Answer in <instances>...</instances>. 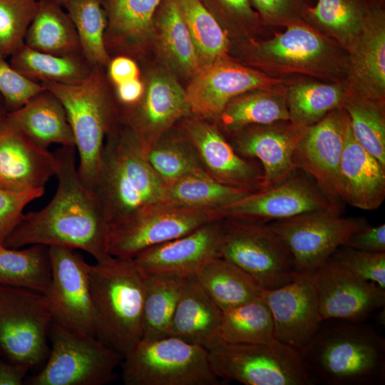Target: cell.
Returning <instances> with one entry per match:
<instances>
[{"label": "cell", "mask_w": 385, "mask_h": 385, "mask_svg": "<svg viewBox=\"0 0 385 385\" xmlns=\"http://www.w3.org/2000/svg\"><path fill=\"white\" fill-rule=\"evenodd\" d=\"M53 153L55 195L42 209L24 214L4 245L63 247L85 251L97 262L108 259L110 226L93 194L79 178L76 147L61 146Z\"/></svg>", "instance_id": "1"}, {"label": "cell", "mask_w": 385, "mask_h": 385, "mask_svg": "<svg viewBox=\"0 0 385 385\" xmlns=\"http://www.w3.org/2000/svg\"><path fill=\"white\" fill-rule=\"evenodd\" d=\"M165 187L148 163L143 143L118 120L106 135L91 190L109 226L165 202Z\"/></svg>", "instance_id": "2"}, {"label": "cell", "mask_w": 385, "mask_h": 385, "mask_svg": "<svg viewBox=\"0 0 385 385\" xmlns=\"http://www.w3.org/2000/svg\"><path fill=\"white\" fill-rule=\"evenodd\" d=\"M341 321L321 325L301 352L313 383L373 385L384 382V339L360 322Z\"/></svg>", "instance_id": "3"}, {"label": "cell", "mask_w": 385, "mask_h": 385, "mask_svg": "<svg viewBox=\"0 0 385 385\" xmlns=\"http://www.w3.org/2000/svg\"><path fill=\"white\" fill-rule=\"evenodd\" d=\"M96 337L123 358L142 339L143 272L133 259L111 256L88 265Z\"/></svg>", "instance_id": "4"}, {"label": "cell", "mask_w": 385, "mask_h": 385, "mask_svg": "<svg viewBox=\"0 0 385 385\" xmlns=\"http://www.w3.org/2000/svg\"><path fill=\"white\" fill-rule=\"evenodd\" d=\"M102 68L94 66L88 77L76 85L41 83L66 111L78 158V176L91 192L106 135L119 118Z\"/></svg>", "instance_id": "5"}, {"label": "cell", "mask_w": 385, "mask_h": 385, "mask_svg": "<svg viewBox=\"0 0 385 385\" xmlns=\"http://www.w3.org/2000/svg\"><path fill=\"white\" fill-rule=\"evenodd\" d=\"M125 385H217L208 351L173 336L141 339L122 359Z\"/></svg>", "instance_id": "6"}, {"label": "cell", "mask_w": 385, "mask_h": 385, "mask_svg": "<svg viewBox=\"0 0 385 385\" xmlns=\"http://www.w3.org/2000/svg\"><path fill=\"white\" fill-rule=\"evenodd\" d=\"M53 315L46 295L0 284V356L31 369L44 364Z\"/></svg>", "instance_id": "7"}, {"label": "cell", "mask_w": 385, "mask_h": 385, "mask_svg": "<svg viewBox=\"0 0 385 385\" xmlns=\"http://www.w3.org/2000/svg\"><path fill=\"white\" fill-rule=\"evenodd\" d=\"M51 347L40 371L29 385H104L116 377L123 357L96 337L70 331L53 322Z\"/></svg>", "instance_id": "8"}, {"label": "cell", "mask_w": 385, "mask_h": 385, "mask_svg": "<svg viewBox=\"0 0 385 385\" xmlns=\"http://www.w3.org/2000/svg\"><path fill=\"white\" fill-rule=\"evenodd\" d=\"M215 374L245 385H310L300 351L277 339L263 344L222 342L208 351Z\"/></svg>", "instance_id": "9"}, {"label": "cell", "mask_w": 385, "mask_h": 385, "mask_svg": "<svg viewBox=\"0 0 385 385\" xmlns=\"http://www.w3.org/2000/svg\"><path fill=\"white\" fill-rule=\"evenodd\" d=\"M218 252L254 278L262 289L282 287L297 275L290 252L267 223L221 219Z\"/></svg>", "instance_id": "10"}, {"label": "cell", "mask_w": 385, "mask_h": 385, "mask_svg": "<svg viewBox=\"0 0 385 385\" xmlns=\"http://www.w3.org/2000/svg\"><path fill=\"white\" fill-rule=\"evenodd\" d=\"M334 210H317L267 222L290 252L297 274H312L368 226L364 218L344 217Z\"/></svg>", "instance_id": "11"}, {"label": "cell", "mask_w": 385, "mask_h": 385, "mask_svg": "<svg viewBox=\"0 0 385 385\" xmlns=\"http://www.w3.org/2000/svg\"><path fill=\"white\" fill-rule=\"evenodd\" d=\"M219 219L215 211L180 207L166 202L154 203L110 225L108 253L113 257L133 259L149 247Z\"/></svg>", "instance_id": "12"}, {"label": "cell", "mask_w": 385, "mask_h": 385, "mask_svg": "<svg viewBox=\"0 0 385 385\" xmlns=\"http://www.w3.org/2000/svg\"><path fill=\"white\" fill-rule=\"evenodd\" d=\"M51 281L46 295L53 322L74 332L96 337L88 263L75 249L49 247Z\"/></svg>", "instance_id": "13"}, {"label": "cell", "mask_w": 385, "mask_h": 385, "mask_svg": "<svg viewBox=\"0 0 385 385\" xmlns=\"http://www.w3.org/2000/svg\"><path fill=\"white\" fill-rule=\"evenodd\" d=\"M317 210L342 213L327 199L315 181L296 169L283 180L253 192L216 212L220 217L267 223Z\"/></svg>", "instance_id": "14"}, {"label": "cell", "mask_w": 385, "mask_h": 385, "mask_svg": "<svg viewBox=\"0 0 385 385\" xmlns=\"http://www.w3.org/2000/svg\"><path fill=\"white\" fill-rule=\"evenodd\" d=\"M322 319L361 322L385 304V290L332 256L312 274Z\"/></svg>", "instance_id": "15"}, {"label": "cell", "mask_w": 385, "mask_h": 385, "mask_svg": "<svg viewBox=\"0 0 385 385\" xmlns=\"http://www.w3.org/2000/svg\"><path fill=\"white\" fill-rule=\"evenodd\" d=\"M346 121V113L337 109L305 128L293 155L295 168L309 175L341 212L338 176Z\"/></svg>", "instance_id": "16"}, {"label": "cell", "mask_w": 385, "mask_h": 385, "mask_svg": "<svg viewBox=\"0 0 385 385\" xmlns=\"http://www.w3.org/2000/svg\"><path fill=\"white\" fill-rule=\"evenodd\" d=\"M272 314L274 339L302 351L319 329L322 319L311 274H297L282 287L262 289Z\"/></svg>", "instance_id": "17"}, {"label": "cell", "mask_w": 385, "mask_h": 385, "mask_svg": "<svg viewBox=\"0 0 385 385\" xmlns=\"http://www.w3.org/2000/svg\"><path fill=\"white\" fill-rule=\"evenodd\" d=\"M182 128L210 176L225 185L251 192L262 189L263 171L260 163L240 155L216 125L192 115L186 117Z\"/></svg>", "instance_id": "18"}, {"label": "cell", "mask_w": 385, "mask_h": 385, "mask_svg": "<svg viewBox=\"0 0 385 385\" xmlns=\"http://www.w3.org/2000/svg\"><path fill=\"white\" fill-rule=\"evenodd\" d=\"M53 153L29 140L0 110V188L12 191L45 188L55 175Z\"/></svg>", "instance_id": "19"}, {"label": "cell", "mask_w": 385, "mask_h": 385, "mask_svg": "<svg viewBox=\"0 0 385 385\" xmlns=\"http://www.w3.org/2000/svg\"><path fill=\"white\" fill-rule=\"evenodd\" d=\"M304 129L290 120L252 125L233 133L229 142L240 155L260 163L265 189L296 170L293 155Z\"/></svg>", "instance_id": "20"}, {"label": "cell", "mask_w": 385, "mask_h": 385, "mask_svg": "<svg viewBox=\"0 0 385 385\" xmlns=\"http://www.w3.org/2000/svg\"><path fill=\"white\" fill-rule=\"evenodd\" d=\"M221 219L205 223L189 233L149 247L133 260L143 272L194 277L211 257L219 256Z\"/></svg>", "instance_id": "21"}, {"label": "cell", "mask_w": 385, "mask_h": 385, "mask_svg": "<svg viewBox=\"0 0 385 385\" xmlns=\"http://www.w3.org/2000/svg\"><path fill=\"white\" fill-rule=\"evenodd\" d=\"M270 83V79L254 71L217 60L201 67L185 94L192 115L216 119L238 95Z\"/></svg>", "instance_id": "22"}, {"label": "cell", "mask_w": 385, "mask_h": 385, "mask_svg": "<svg viewBox=\"0 0 385 385\" xmlns=\"http://www.w3.org/2000/svg\"><path fill=\"white\" fill-rule=\"evenodd\" d=\"M190 115L185 91L170 76L158 74L150 79L143 100L119 118L145 149L178 120Z\"/></svg>", "instance_id": "23"}, {"label": "cell", "mask_w": 385, "mask_h": 385, "mask_svg": "<svg viewBox=\"0 0 385 385\" xmlns=\"http://www.w3.org/2000/svg\"><path fill=\"white\" fill-rule=\"evenodd\" d=\"M338 189L342 202L363 210L378 209L385 199V166L356 141L348 118Z\"/></svg>", "instance_id": "24"}, {"label": "cell", "mask_w": 385, "mask_h": 385, "mask_svg": "<svg viewBox=\"0 0 385 385\" xmlns=\"http://www.w3.org/2000/svg\"><path fill=\"white\" fill-rule=\"evenodd\" d=\"M222 310L210 298L195 277H188L179 297L168 336L211 350L220 337Z\"/></svg>", "instance_id": "25"}, {"label": "cell", "mask_w": 385, "mask_h": 385, "mask_svg": "<svg viewBox=\"0 0 385 385\" xmlns=\"http://www.w3.org/2000/svg\"><path fill=\"white\" fill-rule=\"evenodd\" d=\"M10 120L29 140L48 149L52 144L75 146L66 111L61 101L44 89L20 108L7 111Z\"/></svg>", "instance_id": "26"}, {"label": "cell", "mask_w": 385, "mask_h": 385, "mask_svg": "<svg viewBox=\"0 0 385 385\" xmlns=\"http://www.w3.org/2000/svg\"><path fill=\"white\" fill-rule=\"evenodd\" d=\"M108 19L106 46L133 50L146 39L162 0H101ZM109 53V52H108Z\"/></svg>", "instance_id": "27"}, {"label": "cell", "mask_w": 385, "mask_h": 385, "mask_svg": "<svg viewBox=\"0 0 385 385\" xmlns=\"http://www.w3.org/2000/svg\"><path fill=\"white\" fill-rule=\"evenodd\" d=\"M24 44L51 54L83 55L71 19L62 6L50 0H38L37 10L25 35Z\"/></svg>", "instance_id": "28"}, {"label": "cell", "mask_w": 385, "mask_h": 385, "mask_svg": "<svg viewBox=\"0 0 385 385\" xmlns=\"http://www.w3.org/2000/svg\"><path fill=\"white\" fill-rule=\"evenodd\" d=\"M194 277L222 311L254 299L262 291L250 274L219 256L209 259Z\"/></svg>", "instance_id": "29"}, {"label": "cell", "mask_w": 385, "mask_h": 385, "mask_svg": "<svg viewBox=\"0 0 385 385\" xmlns=\"http://www.w3.org/2000/svg\"><path fill=\"white\" fill-rule=\"evenodd\" d=\"M10 57L14 68L40 83L78 84L88 77L94 67L83 55L51 54L36 51L24 43Z\"/></svg>", "instance_id": "30"}, {"label": "cell", "mask_w": 385, "mask_h": 385, "mask_svg": "<svg viewBox=\"0 0 385 385\" xmlns=\"http://www.w3.org/2000/svg\"><path fill=\"white\" fill-rule=\"evenodd\" d=\"M251 192L225 185L200 170L167 183L165 202L180 207L217 212Z\"/></svg>", "instance_id": "31"}, {"label": "cell", "mask_w": 385, "mask_h": 385, "mask_svg": "<svg viewBox=\"0 0 385 385\" xmlns=\"http://www.w3.org/2000/svg\"><path fill=\"white\" fill-rule=\"evenodd\" d=\"M142 272L144 299L141 339L150 340L166 337L187 278Z\"/></svg>", "instance_id": "32"}, {"label": "cell", "mask_w": 385, "mask_h": 385, "mask_svg": "<svg viewBox=\"0 0 385 385\" xmlns=\"http://www.w3.org/2000/svg\"><path fill=\"white\" fill-rule=\"evenodd\" d=\"M381 7L366 19L361 39L354 54L356 80L370 97L381 96L385 88V30Z\"/></svg>", "instance_id": "33"}, {"label": "cell", "mask_w": 385, "mask_h": 385, "mask_svg": "<svg viewBox=\"0 0 385 385\" xmlns=\"http://www.w3.org/2000/svg\"><path fill=\"white\" fill-rule=\"evenodd\" d=\"M51 276L49 247L33 245L19 249L0 244V284L44 294Z\"/></svg>", "instance_id": "34"}, {"label": "cell", "mask_w": 385, "mask_h": 385, "mask_svg": "<svg viewBox=\"0 0 385 385\" xmlns=\"http://www.w3.org/2000/svg\"><path fill=\"white\" fill-rule=\"evenodd\" d=\"M170 128L145 149L148 163L165 184L191 172L205 170L197 150L184 129L171 133Z\"/></svg>", "instance_id": "35"}, {"label": "cell", "mask_w": 385, "mask_h": 385, "mask_svg": "<svg viewBox=\"0 0 385 385\" xmlns=\"http://www.w3.org/2000/svg\"><path fill=\"white\" fill-rule=\"evenodd\" d=\"M220 337L229 344H263L275 339L272 314L261 296L222 311Z\"/></svg>", "instance_id": "36"}, {"label": "cell", "mask_w": 385, "mask_h": 385, "mask_svg": "<svg viewBox=\"0 0 385 385\" xmlns=\"http://www.w3.org/2000/svg\"><path fill=\"white\" fill-rule=\"evenodd\" d=\"M63 7L76 28L84 58L93 66H106L111 57L106 46L108 19L102 1L67 0Z\"/></svg>", "instance_id": "37"}, {"label": "cell", "mask_w": 385, "mask_h": 385, "mask_svg": "<svg viewBox=\"0 0 385 385\" xmlns=\"http://www.w3.org/2000/svg\"><path fill=\"white\" fill-rule=\"evenodd\" d=\"M231 133L245 128L290 120L287 102L279 96L255 94L230 101L216 118Z\"/></svg>", "instance_id": "38"}, {"label": "cell", "mask_w": 385, "mask_h": 385, "mask_svg": "<svg viewBox=\"0 0 385 385\" xmlns=\"http://www.w3.org/2000/svg\"><path fill=\"white\" fill-rule=\"evenodd\" d=\"M155 17L163 46L172 60L187 73H197L200 59L178 0H162Z\"/></svg>", "instance_id": "39"}, {"label": "cell", "mask_w": 385, "mask_h": 385, "mask_svg": "<svg viewBox=\"0 0 385 385\" xmlns=\"http://www.w3.org/2000/svg\"><path fill=\"white\" fill-rule=\"evenodd\" d=\"M341 88L317 83H304L290 90L287 105L290 121L301 127L311 126L344 105Z\"/></svg>", "instance_id": "40"}, {"label": "cell", "mask_w": 385, "mask_h": 385, "mask_svg": "<svg viewBox=\"0 0 385 385\" xmlns=\"http://www.w3.org/2000/svg\"><path fill=\"white\" fill-rule=\"evenodd\" d=\"M200 62L217 61L227 49V39L216 18L200 0H178Z\"/></svg>", "instance_id": "41"}, {"label": "cell", "mask_w": 385, "mask_h": 385, "mask_svg": "<svg viewBox=\"0 0 385 385\" xmlns=\"http://www.w3.org/2000/svg\"><path fill=\"white\" fill-rule=\"evenodd\" d=\"M350 128L356 141L385 166V120L381 108L369 101L344 103Z\"/></svg>", "instance_id": "42"}, {"label": "cell", "mask_w": 385, "mask_h": 385, "mask_svg": "<svg viewBox=\"0 0 385 385\" xmlns=\"http://www.w3.org/2000/svg\"><path fill=\"white\" fill-rule=\"evenodd\" d=\"M380 7L374 0H317L304 12L332 31L353 34L361 30L368 16Z\"/></svg>", "instance_id": "43"}, {"label": "cell", "mask_w": 385, "mask_h": 385, "mask_svg": "<svg viewBox=\"0 0 385 385\" xmlns=\"http://www.w3.org/2000/svg\"><path fill=\"white\" fill-rule=\"evenodd\" d=\"M266 56L290 63H307L318 58L324 50L322 40L310 30L294 26L262 44Z\"/></svg>", "instance_id": "44"}, {"label": "cell", "mask_w": 385, "mask_h": 385, "mask_svg": "<svg viewBox=\"0 0 385 385\" xmlns=\"http://www.w3.org/2000/svg\"><path fill=\"white\" fill-rule=\"evenodd\" d=\"M38 0H0V53L10 56L24 43Z\"/></svg>", "instance_id": "45"}, {"label": "cell", "mask_w": 385, "mask_h": 385, "mask_svg": "<svg viewBox=\"0 0 385 385\" xmlns=\"http://www.w3.org/2000/svg\"><path fill=\"white\" fill-rule=\"evenodd\" d=\"M45 88L24 76L0 53V96L8 112L14 111Z\"/></svg>", "instance_id": "46"}, {"label": "cell", "mask_w": 385, "mask_h": 385, "mask_svg": "<svg viewBox=\"0 0 385 385\" xmlns=\"http://www.w3.org/2000/svg\"><path fill=\"white\" fill-rule=\"evenodd\" d=\"M361 279L385 290V252H369L346 247L332 255Z\"/></svg>", "instance_id": "47"}, {"label": "cell", "mask_w": 385, "mask_h": 385, "mask_svg": "<svg viewBox=\"0 0 385 385\" xmlns=\"http://www.w3.org/2000/svg\"><path fill=\"white\" fill-rule=\"evenodd\" d=\"M45 188L27 191H12L0 188V244L17 226L24 215L26 206L41 197Z\"/></svg>", "instance_id": "48"}, {"label": "cell", "mask_w": 385, "mask_h": 385, "mask_svg": "<svg viewBox=\"0 0 385 385\" xmlns=\"http://www.w3.org/2000/svg\"><path fill=\"white\" fill-rule=\"evenodd\" d=\"M344 247L369 252H385V225H368L355 232Z\"/></svg>", "instance_id": "49"}, {"label": "cell", "mask_w": 385, "mask_h": 385, "mask_svg": "<svg viewBox=\"0 0 385 385\" xmlns=\"http://www.w3.org/2000/svg\"><path fill=\"white\" fill-rule=\"evenodd\" d=\"M260 14L277 20L292 16L293 13L305 10L304 0H251Z\"/></svg>", "instance_id": "50"}, {"label": "cell", "mask_w": 385, "mask_h": 385, "mask_svg": "<svg viewBox=\"0 0 385 385\" xmlns=\"http://www.w3.org/2000/svg\"><path fill=\"white\" fill-rule=\"evenodd\" d=\"M205 8L214 14L217 11L248 20H253L256 14L249 0H200Z\"/></svg>", "instance_id": "51"}, {"label": "cell", "mask_w": 385, "mask_h": 385, "mask_svg": "<svg viewBox=\"0 0 385 385\" xmlns=\"http://www.w3.org/2000/svg\"><path fill=\"white\" fill-rule=\"evenodd\" d=\"M107 66L109 79L115 86L139 78V68L136 62L128 56H115L110 59Z\"/></svg>", "instance_id": "52"}, {"label": "cell", "mask_w": 385, "mask_h": 385, "mask_svg": "<svg viewBox=\"0 0 385 385\" xmlns=\"http://www.w3.org/2000/svg\"><path fill=\"white\" fill-rule=\"evenodd\" d=\"M115 87L117 101L123 107V113L135 107L141 101L144 87L139 78L123 82Z\"/></svg>", "instance_id": "53"}, {"label": "cell", "mask_w": 385, "mask_h": 385, "mask_svg": "<svg viewBox=\"0 0 385 385\" xmlns=\"http://www.w3.org/2000/svg\"><path fill=\"white\" fill-rule=\"evenodd\" d=\"M31 369L11 363L0 356V385H21Z\"/></svg>", "instance_id": "54"}, {"label": "cell", "mask_w": 385, "mask_h": 385, "mask_svg": "<svg viewBox=\"0 0 385 385\" xmlns=\"http://www.w3.org/2000/svg\"><path fill=\"white\" fill-rule=\"evenodd\" d=\"M50 1H52L63 6L67 0H50Z\"/></svg>", "instance_id": "55"}, {"label": "cell", "mask_w": 385, "mask_h": 385, "mask_svg": "<svg viewBox=\"0 0 385 385\" xmlns=\"http://www.w3.org/2000/svg\"><path fill=\"white\" fill-rule=\"evenodd\" d=\"M6 108L4 101L2 98L0 96V110Z\"/></svg>", "instance_id": "56"}]
</instances>
